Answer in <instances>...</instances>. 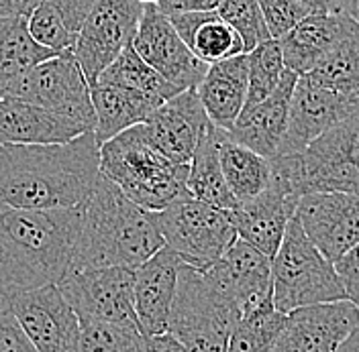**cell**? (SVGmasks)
Here are the masks:
<instances>
[{
  "label": "cell",
  "mask_w": 359,
  "mask_h": 352,
  "mask_svg": "<svg viewBox=\"0 0 359 352\" xmlns=\"http://www.w3.org/2000/svg\"><path fill=\"white\" fill-rule=\"evenodd\" d=\"M98 176L100 145L94 131L64 145H4L0 149V206L82 208Z\"/></svg>",
  "instance_id": "1"
},
{
  "label": "cell",
  "mask_w": 359,
  "mask_h": 352,
  "mask_svg": "<svg viewBox=\"0 0 359 352\" xmlns=\"http://www.w3.org/2000/svg\"><path fill=\"white\" fill-rule=\"evenodd\" d=\"M82 208L0 206V289L4 293L17 295L51 286L66 275L76 253Z\"/></svg>",
  "instance_id": "2"
},
{
  "label": "cell",
  "mask_w": 359,
  "mask_h": 352,
  "mask_svg": "<svg viewBox=\"0 0 359 352\" xmlns=\"http://www.w3.org/2000/svg\"><path fill=\"white\" fill-rule=\"evenodd\" d=\"M165 246L156 212L129 199L102 174L82 208L72 267L137 269Z\"/></svg>",
  "instance_id": "3"
},
{
  "label": "cell",
  "mask_w": 359,
  "mask_h": 352,
  "mask_svg": "<svg viewBox=\"0 0 359 352\" xmlns=\"http://www.w3.org/2000/svg\"><path fill=\"white\" fill-rule=\"evenodd\" d=\"M188 169L190 165L174 163L161 153L143 125L100 143V174L149 212H159L190 194L186 188Z\"/></svg>",
  "instance_id": "4"
},
{
  "label": "cell",
  "mask_w": 359,
  "mask_h": 352,
  "mask_svg": "<svg viewBox=\"0 0 359 352\" xmlns=\"http://www.w3.org/2000/svg\"><path fill=\"white\" fill-rule=\"evenodd\" d=\"M271 177L296 198L316 192L359 196V104L302 153L271 159Z\"/></svg>",
  "instance_id": "5"
},
{
  "label": "cell",
  "mask_w": 359,
  "mask_h": 352,
  "mask_svg": "<svg viewBox=\"0 0 359 352\" xmlns=\"http://www.w3.org/2000/svg\"><path fill=\"white\" fill-rule=\"evenodd\" d=\"M271 279L273 308L280 314L347 300L335 263L314 246L296 216L288 222L280 248L271 257Z\"/></svg>",
  "instance_id": "6"
},
{
  "label": "cell",
  "mask_w": 359,
  "mask_h": 352,
  "mask_svg": "<svg viewBox=\"0 0 359 352\" xmlns=\"http://www.w3.org/2000/svg\"><path fill=\"white\" fill-rule=\"evenodd\" d=\"M239 318L237 306L208 281L201 269L182 263L168 332L186 351L226 352Z\"/></svg>",
  "instance_id": "7"
},
{
  "label": "cell",
  "mask_w": 359,
  "mask_h": 352,
  "mask_svg": "<svg viewBox=\"0 0 359 352\" xmlns=\"http://www.w3.org/2000/svg\"><path fill=\"white\" fill-rule=\"evenodd\" d=\"M156 222L165 246L182 263L201 271L217 263L239 239L229 210L210 206L192 194L156 212Z\"/></svg>",
  "instance_id": "8"
},
{
  "label": "cell",
  "mask_w": 359,
  "mask_h": 352,
  "mask_svg": "<svg viewBox=\"0 0 359 352\" xmlns=\"http://www.w3.org/2000/svg\"><path fill=\"white\" fill-rule=\"evenodd\" d=\"M4 94L64 114L67 118L86 125L92 131L96 127L90 84L72 51L39 62L19 76L4 90Z\"/></svg>",
  "instance_id": "9"
},
{
  "label": "cell",
  "mask_w": 359,
  "mask_h": 352,
  "mask_svg": "<svg viewBox=\"0 0 359 352\" xmlns=\"http://www.w3.org/2000/svg\"><path fill=\"white\" fill-rule=\"evenodd\" d=\"M135 271L125 267H69L57 281L67 304L82 320L137 324Z\"/></svg>",
  "instance_id": "10"
},
{
  "label": "cell",
  "mask_w": 359,
  "mask_h": 352,
  "mask_svg": "<svg viewBox=\"0 0 359 352\" xmlns=\"http://www.w3.org/2000/svg\"><path fill=\"white\" fill-rule=\"evenodd\" d=\"M143 8L139 0H96L72 49L88 84L133 43Z\"/></svg>",
  "instance_id": "11"
},
{
  "label": "cell",
  "mask_w": 359,
  "mask_h": 352,
  "mask_svg": "<svg viewBox=\"0 0 359 352\" xmlns=\"http://www.w3.org/2000/svg\"><path fill=\"white\" fill-rule=\"evenodd\" d=\"M11 311L39 352L78 351L82 324L57 283L13 295Z\"/></svg>",
  "instance_id": "12"
},
{
  "label": "cell",
  "mask_w": 359,
  "mask_h": 352,
  "mask_svg": "<svg viewBox=\"0 0 359 352\" xmlns=\"http://www.w3.org/2000/svg\"><path fill=\"white\" fill-rule=\"evenodd\" d=\"M141 59L178 90H192L202 82L208 66L201 62L157 4H145L133 39Z\"/></svg>",
  "instance_id": "13"
},
{
  "label": "cell",
  "mask_w": 359,
  "mask_h": 352,
  "mask_svg": "<svg viewBox=\"0 0 359 352\" xmlns=\"http://www.w3.org/2000/svg\"><path fill=\"white\" fill-rule=\"evenodd\" d=\"M202 273L237 306L241 316L273 308L271 259L249 242L237 239L217 263Z\"/></svg>",
  "instance_id": "14"
},
{
  "label": "cell",
  "mask_w": 359,
  "mask_h": 352,
  "mask_svg": "<svg viewBox=\"0 0 359 352\" xmlns=\"http://www.w3.org/2000/svg\"><path fill=\"white\" fill-rule=\"evenodd\" d=\"M294 216L314 246L337 263L359 244V196L349 192H316L302 196Z\"/></svg>",
  "instance_id": "15"
},
{
  "label": "cell",
  "mask_w": 359,
  "mask_h": 352,
  "mask_svg": "<svg viewBox=\"0 0 359 352\" xmlns=\"http://www.w3.org/2000/svg\"><path fill=\"white\" fill-rule=\"evenodd\" d=\"M359 328V308L349 300L316 304L286 314L271 352H337Z\"/></svg>",
  "instance_id": "16"
},
{
  "label": "cell",
  "mask_w": 359,
  "mask_h": 352,
  "mask_svg": "<svg viewBox=\"0 0 359 352\" xmlns=\"http://www.w3.org/2000/svg\"><path fill=\"white\" fill-rule=\"evenodd\" d=\"M358 104L355 100L316 84L309 76H298L292 92L288 127L278 157L302 153L318 136L349 116Z\"/></svg>",
  "instance_id": "17"
},
{
  "label": "cell",
  "mask_w": 359,
  "mask_h": 352,
  "mask_svg": "<svg viewBox=\"0 0 359 352\" xmlns=\"http://www.w3.org/2000/svg\"><path fill=\"white\" fill-rule=\"evenodd\" d=\"M210 118L202 106L196 88L184 90L165 100L143 125L151 143L174 163L190 165Z\"/></svg>",
  "instance_id": "18"
},
{
  "label": "cell",
  "mask_w": 359,
  "mask_h": 352,
  "mask_svg": "<svg viewBox=\"0 0 359 352\" xmlns=\"http://www.w3.org/2000/svg\"><path fill=\"white\" fill-rule=\"evenodd\" d=\"M298 202L300 198H296L282 181L271 177V183L259 196L237 204L229 210V216L237 237L271 259L280 248L288 222L294 218Z\"/></svg>",
  "instance_id": "19"
},
{
  "label": "cell",
  "mask_w": 359,
  "mask_h": 352,
  "mask_svg": "<svg viewBox=\"0 0 359 352\" xmlns=\"http://www.w3.org/2000/svg\"><path fill=\"white\" fill-rule=\"evenodd\" d=\"M182 261L168 246L135 269V314L143 336L168 332Z\"/></svg>",
  "instance_id": "20"
},
{
  "label": "cell",
  "mask_w": 359,
  "mask_h": 352,
  "mask_svg": "<svg viewBox=\"0 0 359 352\" xmlns=\"http://www.w3.org/2000/svg\"><path fill=\"white\" fill-rule=\"evenodd\" d=\"M88 131L92 129L64 114L47 111L15 96H0L2 145H64Z\"/></svg>",
  "instance_id": "21"
},
{
  "label": "cell",
  "mask_w": 359,
  "mask_h": 352,
  "mask_svg": "<svg viewBox=\"0 0 359 352\" xmlns=\"http://www.w3.org/2000/svg\"><path fill=\"white\" fill-rule=\"evenodd\" d=\"M298 82V73L286 69L278 88L266 100L245 106L239 114L237 122L231 131H226L237 143L253 149L255 153L268 159H276L280 153V145L288 127V112L294 86Z\"/></svg>",
  "instance_id": "22"
},
{
  "label": "cell",
  "mask_w": 359,
  "mask_h": 352,
  "mask_svg": "<svg viewBox=\"0 0 359 352\" xmlns=\"http://www.w3.org/2000/svg\"><path fill=\"white\" fill-rule=\"evenodd\" d=\"M355 24L358 21L347 15L311 13L278 39L286 69H292L298 76L311 73Z\"/></svg>",
  "instance_id": "23"
},
{
  "label": "cell",
  "mask_w": 359,
  "mask_h": 352,
  "mask_svg": "<svg viewBox=\"0 0 359 352\" xmlns=\"http://www.w3.org/2000/svg\"><path fill=\"white\" fill-rule=\"evenodd\" d=\"M249 90L247 53L229 57L208 66L196 94L210 122L223 131H231L243 112Z\"/></svg>",
  "instance_id": "24"
},
{
  "label": "cell",
  "mask_w": 359,
  "mask_h": 352,
  "mask_svg": "<svg viewBox=\"0 0 359 352\" xmlns=\"http://www.w3.org/2000/svg\"><path fill=\"white\" fill-rule=\"evenodd\" d=\"M90 98L96 116L94 134L98 145L131 127L145 125L147 118L161 106L141 92L109 82L90 84Z\"/></svg>",
  "instance_id": "25"
},
{
  "label": "cell",
  "mask_w": 359,
  "mask_h": 352,
  "mask_svg": "<svg viewBox=\"0 0 359 352\" xmlns=\"http://www.w3.org/2000/svg\"><path fill=\"white\" fill-rule=\"evenodd\" d=\"M170 21L182 41L206 66L245 53L241 37L217 10L170 15Z\"/></svg>",
  "instance_id": "26"
},
{
  "label": "cell",
  "mask_w": 359,
  "mask_h": 352,
  "mask_svg": "<svg viewBox=\"0 0 359 352\" xmlns=\"http://www.w3.org/2000/svg\"><path fill=\"white\" fill-rule=\"evenodd\" d=\"M96 0H39L29 13L27 29L37 43L53 51H72Z\"/></svg>",
  "instance_id": "27"
},
{
  "label": "cell",
  "mask_w": 359,
  "mask_h": 352,
  "mask_svg": "<svg viewBox=\"0 0 359 352\" xmlns=\"http://www.w3.org/2000/svg\"><path fill=\"white\" fill-rule=\"evenodd\" d=\"M219 159L223 176L237 204L259 196L271 183V159L255 153L219 129Z\"/></svg>",
  "instance_id": "28"
},
{
  "label": "cell",
  "mask_w": 359,
  "mask_h": 352,
  "mask_svg": "<svg viewBox=\"0 0 359 352\" xmlns=\"http://www.w3.org/2000/svg\"><path fill=\"white\" fill-rule=\"evenodd\" d=\"M186 188L194 198L202 199L210 206H217L221 210H233L237 206V199L233 198L221 167L219 159V127L212 122L202 134L201 143L194 151L190 161Z\"/></svg>",
  "instance_id": "29"
},
{
  "label": "cell",
  "mask_w": 359,
  "mask_h": 352,
  "mask_svg": "<svg viewBox=\"0 0 359 352\" xmlns=\"http://www.w3.org/2000/svg\"><path fill=\"white\" fill-rule=\"evenodd\" d=\"M53 55L57 53L41 47L31 37L27 17L0 19V94L25 71Z\"/></svg>",
  "instance_id": "30"
},
{
  "label": "cell",
  "mask_w": 359,
  "mask_h": 352,
  "mask_svg": "<svg viewBox=\"0 0 359 352\" xmlns=\"http://www.w3.org/2000/svg\"><path fill=\"white\" fill-rule=\"evenodd\" d=\"M306 76L316 84L359 102V22Z\"/></svg>",
  "instance_id": "31"
},
{
  "label": "cell",
  "mask_w": 359,
  "mask_h": 352,
  "mask_svg": "<svg viewBox=\"0 0 359 352\" xmlns=\"http://www.w3.org/2000/svg\"><path fill=\"white\" fill-rule=\"evenodd\" d=\"M96 82H109V84L141 92L149 96L151 100H156L157 104H163L165 100L174 98L182 92L176 86H172L165 78H161L154 67L147 66L141 59V55L135 51L133 45H129L111 66L98 76Z\"/></svg>",
  "instance_id": "32"
},
{
  "label": "cell",
  "mask_w": 359,
  "mask_h": 352,
  "mask_svg": "<svg viewBox=\"0 0 359 352\" xmlns=\"http://www.w3.org/2000/svg\"><path fill=\"white\" fill-rule=\"evenodd\" d=\"M284 320L286 314H280L276 308L241 316L231 332L226 352H271Z\"/></svg>",
  "instance_id": "33"
},
{
  "label": "cell",
  "mask_w": 359,
  "mask_h": 352,
  "mask_svg": "<svg viewBox=\"0 0 359 352\" xmlns=\"http://www.w3.org/2000/svg\"><path fill=\"white\" fill-rule=\"evenodd\" d=\"M247 62H249V90H247L245 106H251L266 100L282 82L286 66H284L280 41L268 39L257 45L253 51L247 53Z\"/></svg>",
  "instance_id": "34"
},
{
  "label": "cell",
  "mask_w": 359,
  "mask_h": 352,
  "mask_svg": "<svg viewBox=\"0 0 359 352\" xmlns=\"http://www.w3.org/2000/svg\"><path fill=\"white\" fill-rule=\"evenodd\" d=\"M76 352H145L139 326L82 320Z\"/></svg>",
  "instance_id": "35"
},
{
  "label": "cell",
  "mask_w": 359,
  "mask_h": 352,
  "mask_svg": "<svg viewBox=\"0 0 359 352\" xmlns=\"http://www.w3.org/2000/svg\"><path fill=\"white\" fill-rule=\"evenodd\" d=\"M217 13L233 27L241 37L245 53L253 51L257 45L271 39L262 8L255 0H223Z\"/></svg>",
  "instance_id": "36"
},
{
  "label": "cell",
  "mask_w": 359,
  "mask_h": 352,
  "mask_svg": "<svg viewBox=\"0 0 359 352\" xmlns=\"http://www.w3.org/2000/svg\"><path fill=\"white\" fill-rule=\"evenodd\" d=\"M255 2L262 8L271 39L284 37L304 17L311 15V10L302 6L298 0H255Z\"/></svg>",
  "instance_id": "37"
},
{
  "label": "cell",
  "mask_w": 359,
  "mask_h": 352,
  "mask_svg": "<svg viewBox=\"0 0 359 352\" xmlns=\"http://www.w3.org/2000/svg\"><path fill=\"white\" fill-rule=\"evenodd\" d=\"M0 352H39L11 314L0 318Z\"/></svg>",
  "instance_id": "38"
},
{
  "label": "cell",
  "mask_w": 359,
  "mask_h": 352,
  "mask_svg": "<svg viewBox=\"0 0 359 352\" xmlns=\"http://www.w3.org/2000/svg\"><path fill=\"white\" fill-rule=\"evenodd\" d=\"M335 267L341 275L343 286H345L347 300L353 302L359 308V244L353 246L347 255H343L335 263Z\"/></svg>",
  "instance_id": "39"
},
{
  "label": "cell",
  "mask_w": 359,
  "mask_h": 352,
  "mask_svg": "<svg viewBox=\"0 0 359 352\" xmlns=\"http://www.w3.org/2000/svg\"><path fill=\"white\" fill-rule=\"evenodd\" d=\"M223 0H161L157 8L163 15H182V13H206L217 10Z\"/></svg>",
  "instance_id": "40"
},
{
  "label": "cell",
  "mask_w": 359,
  "mask_h": 352,
  "mask_svg": "<svg viewBox=\"0 0 359 352\" xmlns=\"http://www.w3.org/2000/svg\"><path fill=\"white\" fill-rule=\"evenodd\" d=\"M143 351L145 352H188L186 346L170 332L143 336Z\"/></svg>",
  "instance_id": "41"
},
{
  "label": "cell",
  "mask_w": 359,
  "mask_h": 352,
  "mask_svg": "<svg viewBox=\"0 0 359 352\" xmlns=\"http://www.w3.org/2000/svg\"><path fill=\"white\" fill-rule=\"evenodd\" d=\"M39 4V0H0V19L29 17V13Z\"/></svg>",
  "instance_id": "42"
},
{
  "label": "cell",
  "mask_w": 359,
  "mask_h": 352,
  "mask_svg": "<svg viewBox=\"0 0 359 352\" xmlns=\"http://www.w3.org/2000/svg\"><path fill=\"white\" fill-rule=\"evenodd\" d=\"M302 6H306L311 13H323V15H329V13H339V6H337V0H298ZM341 15V13H339Z\"/></svg>",
  "instance_id": "43"
},
{
  "label": "cell",
  "mask_w": 359,
  "mask_h": 352,
  "mask_svg": "<svg viewBox=\"0 0 359 352\" xmlns=\"http://www.w3.org/2000/svg\"><path fill=\"white\" fill-rule=\"evenodd\" d=\"M337 352H359V328L337 349Z\"/></svg>",
  "instance_id": "44"
},
{
  "label": "cell",
  "mask_w": 359,
  "mask_h": 352,
  "mask_svg": "<svg viewBox=\"0 0 359 352\" xmlns=\"http://www.w3.org/2000/svg\"><path fill=\"white\" fill-rule=\"evenodd\" d=\"M355 4H358V0H337L339 13L341 15H347L351 19H355Z\"/></svg>",
  "instance_id": "45"
},
{
  "label": "cell",
  "mask_w": 359,
  "mask_h": 352,
  "mask_svg": "<svg viewBox=\"0 0 359 352\" xmlns=\"http://www.w3.org/2000/svg\"><path fill=\"white\" fill-rule=\"evenodd\" d=\"M11 297H13V295L4 293V291L0 289V318L6 316V314H11Z\"/></svg>",
  "instance_id": "46"
},
{
  "label": "cell",
  "mask_w": 359,
  "mask_h": 352,
  "mask_svg": "<svg viewBox=\"0 0 359 352\" xmlns=\"http://www.w3.org/2000/svg\"><path fill=\"white\" fill-rule=\"evenodd\" d=\"M141 4H159L161 0H139Z\"/></svg>",
  "instance_id": "47"
},
{
  "label": "cell",
  "mask_w": 359,
  "mask_h": 352,
  "mask_svg": "<svg viewBox=\"0 0 359 352\" xmlns=\"http://www.w3.org/2000/svg\"><path fill=\"white\" fill-rule=\"evenodd\" d=\"M355 21L359 22V0H358V4H355Z\"/></svg>",
  "instance_id": "48"
},
{
  "label": "cell",
  "mask_w": 359,
  "mask_h": 352,
  "mask_svg": "<svg viewBox=\"0 0 359 352\" xmlns=\"http://www.w3.org/2000/svg\"><path fill=\"white\" fill-rule=\"evenodd\" d=\"M2 147H4V145H2V143H0V149H2Z\"/></svg>",
  "instance_id": "49"
}]
</instances>
